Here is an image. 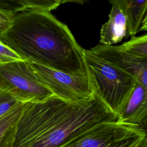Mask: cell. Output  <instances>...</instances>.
Returning <instances> with one entry per match:
<instances>
[{
  "label": "cell",
  "mask_w": 147,
  "mask_h": 147,
  "mask_svg": "<svg viewBox=\"0 0 147 147\" xmlns=\"http://www.w3.org/2000/svg\"><path fill=\"white\" fill-rule=\"evenodd\" d=\"M118 48L127 53L147 58V33L140 36H136L121 44Z\"/></svg>",
  "instance_id": "obj_13"
},
{
  "label": "cell",
  "mask_w": 147,
  "mask_h": 147,
  "mask_svg": "<svg viewBox=\"0 0 147 147\" xmlns=\"http://www.w3.org/2000/svg\"><path fill=\"white\" fill-rule=\"evenodd\" d=\"M0 41L23 60L69 74L88 75L83 49L68 26L47 11L17 13Z\"/></svg>",
  "instance_id": "obj_2"
},
{
  "label": "cell",
  "mask_w": 147,
  "mask_h": 147,
  "mask_svg": "<svg viewBox=\"0 0 147 147\" xmlns=\"http://www.w3.org/2000/svg\"><path fill=\"white\" fill-rule=\"evenodd\" d=\"M23 103H20L0 118V147H13L16 126Z\"/></svg>",
  "instance_id": "obj_12"
},
{
  "label": "cell",
  "mask_w": 147,
  "mask_h": 147,
  "mask_svg": "<svg viewBox=\"0 0 147 147\" xmlns=\"http://www.w3.org/2000/svg\"><path fill=\"white\" fill-rule=\"evenodd\" d=\"M83 53L94 95L117 117L134 88L136 79L90 49H84Z\"/></svg>",
  "instance_id": "obj_3"
},
{
  "label": "cell",
  "mask_w": 147,
  "mask_h": 147,
  "mask_svg": "<svg viewBox=\"0 0 147 147\" xmlns=\"http://www.w3.org/2000/svg\"><path fill=\"white\" fill-rule=\"evenodd\" d=\"M21 60L17 53L0 41V64Z\"/></svg>",
  "instance_id": "obj_15"
},
{
  "label": "cell",
  "mask_w": 147,
  "mask_h": 147,
  "mask_svg": "<svg viewBox=\"0 0 147 147\" xmlns=\"http://www.w3.org/2000/svg\"><path fill=\"white\" fill-rule=\"evenodd\" d=\"M64 2L60 0H0V10L14 16L28 11L50 12Z\"/></svg>",
  "instance_id": "obj_11"
},
{
  "label": "cell",
  "mask_w": 147,
  "mask_h": 147,
  "mask_svg": "<svg viewBox=\"0 0 147 147\" xmlns=\"http://www.w3.org/2000/svg\"><path fill=\"white\" fill-rule=\"evenodd\" d=\"M0 89L22 103L43 101L54 94L40 83L26 61L0 64Z\"/></svg>",
  "instance_id": "obj_4"
},
{
  "label": "cell",
  "mask_w": 147,
  "mask_h": 147,
  "mask_svg": "<svg viewBox=\"0 0 147 147\" xmlns=\"http://www.w3.org/2000/svg\"><path fill=\"white\" fill-rule=\"evenodd\" d=\"M117 115L97 96L72 103L53 95L23 103L13 147H61Z\"/></svg>",
  "instance_id": "obj_1"
},
{
  "label": "cell",
  "mask_w": 147,
  "mask_h": 147,
  "mask_svg": "<svg viewBox=\"0 0 147 147\" xmlns=\"http://www.w3.org/2000/svg\"><path fill=\"white\" fill-rule=\"evenodd\" d=\"M90 49L127 72L137 82L147 87V58L123 51L118 45H106L99 43Z\"/></svg>",
  "instance_id": "obj_7"
},
{
  "label": "cell",
  "mask_w": 147,
  "mask_h": 147,
  "mask_svg": "<svg viewBox=\"0 0 147 147\" xmlns=\"http://www.w3.org/2000/svg\"><path fill=\"white\" fill-rule=\"evenodd\" d=\"M117 118L121 123L147 133V87L136 82Z\"/></svg>",
  "instance_id": "obj_8"
},
{
  "label": "cell",
  "mask_w": 147,
  "mask_h": 147,
  "mask_svg": "<svg viewBox=\"0 0 147 147\" xmlns=\"http://www.w3.org/2000/svg\"><path fill=\"white\" fill-rule=\"evenodd\" d=\"M138 145H137V146H133V147H137Z\"/></svg>",
  "instance_id": "obj_19"
},
{
  "label": "cell",
  "mask_w": 147,
  "mask_h": 147,
  "mask_svg": "<svg viewBox=\"0 0 147 147\" xmlns=\"http://www.w3.org/2000/svg\"><path fill=\"white\" fill-rule=\"evenodd\" d=\"M146 136L144 130L113 121L100 124L61 147H133Z\"/></svg>",
  "instance_id": "obj_5"
},
{
  "label": "cell",
  "mask_w": 147,
  "mask_h": 147,
  "mask_svg": "<svg viewBox=\"0 0 147 147\" xmlns=\"http://www.w3.org/2000/svg\"><path fill=\"white\" fill-rule=\"evenodd\" d=\"M137 147H147V136L138 145Z\"/></svg>",
  "instance_id": "obj_18"
},
{
  "label": "cell",
  "mask_w": 147,
  "mask_h": 147,
  "mask_svg": "<svg viewBox=\"0 0 147 147\" xmlns=\"http://www.w3.org/2000/svg\"><path fill=\"white\" fill-rule=\"evenodd\" d=\"M22 103L7 91L0 89V118Z\"/></svg>",
  "instance_id": "obj_14"
},
{
  "label": "cell",
  "mask_w": 147,
  "mask_h": 147,
  "mask_svg": "<svg viewBox=\"0 0 147 147\" xmlns=\"http://www.w3.org/2000/svg\"><path fill=\"white\" fill-rule=\"evenodd\" d=\"M28 63L38 82L61 99L78 103L94 96L88 75L69 74Z\"/></svg>",
  "instance_id": "obj_6"
},
{
  "label": "cell",
  "mask_w": 147,
  "mask_h": 147,
  "mask_svg": "<svg viewBox=\"0 0 147 147\" xmlns=\"http://www.w3.org/2000/svg\"><path fill=\"white\" fill-rule=\"evenodd\" d=\"M111 7L107 21L102 25L100 31V44L115 45L127 36L125 16L117 0L109 1Z\"/></svg>",
  "instance_id": "obj_9"
},
{
  "label": "cell",
  "mask_w": 147,
  "mask_h": 147,
  "mask_svg": "<svg viewBox=\"0 0 147 147\" xmlns=\"http://www.w3.org/2000/svg\"><path fill=\"white\" fill-rule=\"evenodd\" d=\"M13 17L14 15L0 10V33L8 28Z\"/></svg>",
  "instance_id": "obj_16"
},
{
  "label": "cell",
  "mask_w": 147,
  "mask_h": 147,
  "mask_svg": "<svg viewBox=\"0 0 147 147\" xmlns=\"http://www.w3.org/2000/svg\"><path fill=\"white\" fill-rule=\"evenodd\" d=\"M126 21L127 36L134 37L140 32L147 11V0H117Z\"/></svg>",
  "instance_id": "obj_10"
},
{
  "label": "cell",
  "mask_w": 147,
  "mask_h": 147,
  "mask_svg": "<svg viewBox=\"0 0 147 147\" xmlns=\"http://www.w3.org/2000/svg\"><path fill=\"white\" fill-rule=\"evenodd\" d=\"M140 31H146V32H147V11H146V13L145 16L144 17V20L142 21L141 28L140 29Z\"/></svg>",
  "instance_id": "obj_17"
}]
</instances>
